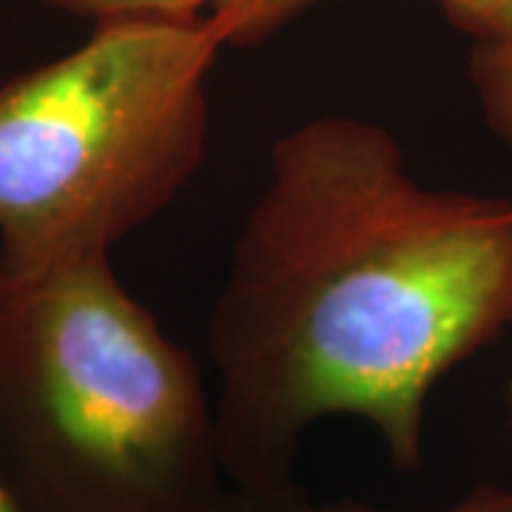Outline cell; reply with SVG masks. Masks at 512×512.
I'll use <instances>...</instances> for the list:
<instances>
[{"mask_svg": "<svg viewBox=\"0 0 512 512\" xmlns=\"http://www.w3.org/2000/svg\"><path fill=\"white\" fill-rule=\"evenodd\" d=\"M0 512H15L12 510V504H9V498L3 495V490H0Z\"/></svg>", "mask_w": 512, "mask_h": 512, "instance_id": "obj_8", "label": "cell"}, {"mask_svg": "<svg viewBox=\"0 0 512 512\" xmlns=\"http://www.w3.org/2000/svg\"><path fill=\"white\" fill-rule=\"evenodd\" d=\"M467 74L484 126L512 154V35L473 43Z\"/></svg>", "mask_w": 512, "mask_h": 512, "instance_id": "obj_6", "label": "cell"}, {"mask_svg": "<svg viewBox=\"0 0 512 512\" xmlns=\"http://www.w3.org/2000/svg\"><path fill=\"white\" fill-rule=\"evenodd\" d=\"M217 512H399L370 507L353 498H328L319 501L305 495L296 484L282 490H237L228 487ZM424 512H512V484H481L476 490L464 493L458 501Z\"/></svg>", "mask_w": 512, "mask_h": 512, "instance_id": "obj_5", "label": "cell"}, {"mask_svg": "<svg viewBox=\"0 0 512 512\" xmlns=\"http://www.w3.org/2000/svg\"><path fill=\"white\" fill-rule=\"evenodd\" d=\"M217 410L111 259L0 265V490L15 512H217Z\"/></svg>", "mask_w": 512, "mask_h": 512, "instance_id": "obj_2", "label": "cell"}, {"mask_svg": "<svg viewBox=\"0 0 512 512\" xmlns=\"http://www.w3.org/2000/svg\"><path fill=\"white\" fill-rule=\"evenodd\" d=\"M43 6L94 23L140 18H200L220 0H40Z\"/></svg>", "mask_w": 512, "mask_h": 512, "instance_id": "obj_7", "label": "cell"}, {"mask_svg": "<svg viewBox=\"0 0 512 512\" xmlns=\"http://www.w3.org/2000/svg\"><path fill=\"white\" fill-rule=\"evenodd\" d=\"M510 407H512V384H510Z\"/></svg>", "mask_w": 512, "mask_h": 512, "instance_id": "obj_9", "label": "cell"}, {"mask_svg": "<svg viewBox=\"0 0 512 512\" xmlns=\"http://www.w3.org/2000/svg\"><path fill=\"white\" fill-rule=\"evenodd\" d=\"M322 0H220L208 23L225 46H256ZM447 20L473 43L512 35V0H439Z\"/></svg>", "mask_w": 512, "mask_h": 512, "instance_id": "obj_4", "label": "cell"}, {"mask_svg": "<svg viewBox=\"0 0 512 512\" xmlns=\"http://www.w3.org/2000/svg\"><path fill=\"white\" fill-rule=\"evenodd\" d=\"M222 43L208 15L94 23L0 86V265L111 259L200 174Z\"/></svg>", "mask_w": 512, "mask_h": 512, "instance_id": "obj_3", "label": "cell"}, {"mask_svg": "<svg viewBox=\"0 0 512 512\" xmlns=\"http://www.w3.org/2000/svg\"><path fill=\"white\" fill-rule=\"evenodd\" d=\"M510 330L512 200L419 183L382 123L293 126L208 319L228 484L291 487L302 436L333 416L416 473L430 393Z\"/></svg>", "mask_w": 512, "mask_h": 512, "instance_id": "obj_1", "label": "cell"}]
</instances>
